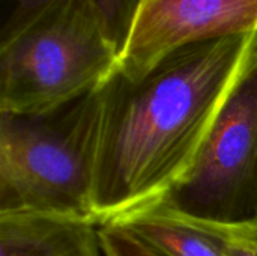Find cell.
Here are the masks:
<instances>
[{
	"label": "cell",
	"mask_w": 257,
	"mask_h": 256,
	"mask_svg": "<svg viewBox=\"0 0 257 256\" xmlns=\"http://www.w3.org/2000/svg\"><path fill=\"white\" fill-rule=\"evenodd\" d=\"M257 60V32L179 48L137 81L99 88L98 226L160 201L194 164L224 101Z\"/></svg>",
	"instance_id": "obj_1"
},
{
	"label": "cell",
	"mask_w": 257,
	"mask_h": 256,
	"mask_svg": "<svg viewBox=\"0 0 257 256\" xmlns=\"http://www.w3.org/2000/svg\"><path fill=\"white\" fill-rule=\"evenodd\" d=\"M120 47L96 0H45L3 21L0 113L41 115L101 86Z\"/></svg>",
	"instance_id": "obj_2"
},
{
	"label": "cell",
	"mask_w": 257,
	"mask_h": 256,
	"mask_svg": "<svg viewBox=\"0 0 257 256\" xmlns=\"http://www.w3.org/2000/svg\"><path fill=\"white\" fill-rule=\"evenodd\" d=\"M98 88L48 113H0V214L33 213L96 225Z\"/></svg>",
	"instance_id": "obj_3"
},
{
	"label": "cell",
	"mask_w": 257,
	"mask_h": 256,
	"mask_svg": "<svg viewBox=\"0 0 257 256\" xmlns=\"http://www.w3.org/2000/svg\"><path fill=\"white\" fill-rule=\"evenodd\" d=\"M157 202L211 225L257 223V60L229 94L191 169Z\"/></svg>",
	"instance_id": "obj_4"
},
{
	"label": "cell",
	"mask_w": 257,
	"mask_h": 256,
	"mask_svg": "<svg viewBox=\"0 0 257 256\" xmlns=\"http://www.w3.org/2000/svg\"><path fill=\"white\" fill-rule=\"evenodd\" d=\"M257 32V0H139L117 72L137 81L182 47Z\"/></svg>",
	"instance_id": "obj_5"
},
{
	"label": "cell",
	"mask_w": 257,
	"mask_h": 256,
	"mask_svg": "<svg viewBox=\"0 0 257 256\" xmlns=\"http://www.w3.org/2000/svg\"><path fill=\"white\" fill-rule=\"evenodd\" d=\"M96 226L45 214H0V256H101Z\"/></svg>",
	"instance_id": "obj_6"
},
{
	"label": "cell",
	"mask_w": 257,
	"mask_h": 256,
	"mask_svg": "<svg viewBox=\"0 0 257 256\" xmlns=\"http://www.w3.org/2000/svg\"><path fill=\"white\" fill-rule=\"evenodd\" d=\"M166 256H226L221 234L209 223L181 216L154 202L110 222Z\"/></svg>",
	"instance_id": "obj_7"
},
{
	"label": "cell",
	"mask_w": 257,
	"mask_h": 256,
	"mask_svg": "<svg viewBox=\"0 0 257 256\" xmlns=\"http://www.w3.org/2000/svg\"><path fill=\"white\" fill-rule=\"evenodd\" d=\"M2 2L8 3L11 8L9 17L6 18L9 20V18H15L30 11L32 8L38 6L39 3L45 0H2ZM96 3L99 5L107 20V24L110 27V32L113 38L116 39V42L119 44L120 51H122L131 23H133V17L139 5V0H96Z\"/></svg>",
	"instance_id": "obj_8"
},
{
	"label": "cell",
	"mask_w": 257,
	"mask_h": 256,
	"mask_svg": "<svg viewBox=\"0 0 257 256\" xmlns=\"http://www.w3.org/2000/svg\"><path fill=\"white\" fill-rule=\"evenodd\" d=\"M98 232L105 256H166L120 226L107 223L99 226Z\"/></svg>",
	"instance_id": "obj_9"
},
{
	"label": "cell",
	"mask_w": 257,
	"mask_h": 256,
	"mask_svg": "<svg viewBox=\"0 0 257 256\" xmlns=\"http://www.w3.org/2000/svg\"><path fill=\"white\" fill-rule=\"evenodd\" d=\"M212 226L224 238L226 256H257V223L239 226Z\"/></svg>",
	"instance_id": "obj_10"
}]
</instances>
